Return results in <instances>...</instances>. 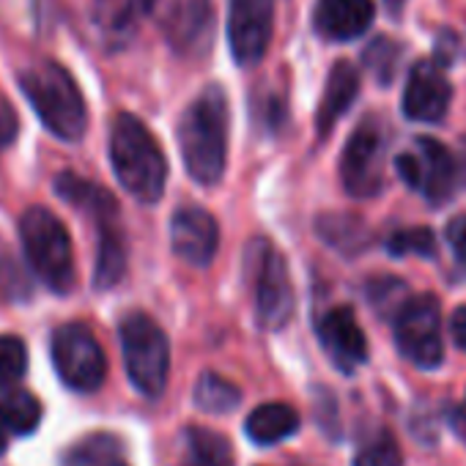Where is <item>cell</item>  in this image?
I'll return each mask as SVG.
<instances>
[{
    "instance_id": "cell-1",
    "label": "cell",
    "mask_w": 466,
    "mask_h": 466,
    "mask_svg": "<svg viewBox=\"0 0 466 466\" xmlns=\"http://www.w3.org/2000/svg\"><path fill=\"white\" fill-rule=\"evenodd\" d=\"M228 96L208 86L178 121V148L192 181L214 187L228 167Z\"/></svg>"
},
{
    "instance_id": "cell-2",
    "label": "cell",
    "mask_w": 466,
    "mask_h": 466,
    "mask_svg": "<svg viewBox=\"0 0 466 466\" xmlns=\"http://www.w3.org/2000/svg\"><path fill=\"white\" fill-rule=\"evenodd\" d=\"M110 165L121 187L140 203H157L167 181V159L148 132V127L132 113H118L110 127Z\"/></svg>"
},
{
    "instance_id": "cell-3",
    "label": "cell",
    "mask_w": 466,
    "mask_h": 466,
    "mask_svg": "<svg viewBox=\"0 0 466 466\" xmlns=\"http://www.w3.org/2000/svg\"><path fill=\"white\" fill-rule=\"evenodd\" d=\"M20 91L42 118V124L61 140H80L88 129V107L75 77L56 61H42L20 72Z\"/></svg>"
},
{
    "instance_id": "cell-4",
    "label": "cell",
    "mask_w": 466,
    "mask_h": 466,
    "mask_svg": "<svg viewBox=\"0 0 466 466\" xmlns=\"http://www.w3.org/2000/svg\"><path fill=\"white\" fill-rule=\"evenodd\" d=\"M20 239L34 275L53 291L69 294L75 289V250L66 225L45 206H31L20 217Z\"/></svg>"
},
{
    "instance_id": "cell-5",
    "label": "cell",
    "mask_w": 466,
    "mask_h": 466,
    "mask_svg": "<svg viewBox=\"0 0 466 466\" xmlns=\"http://www.w3.org/2000/svg\"><path fill=\"white\" fill-rule=\"evenodd\" d=\"M118 338L129 384L146 398H159L170 376V343L162 327L146 313H129L118 327Z\"/></svg>"
},
{
    "instance_id": "cell-6",
    "label": "cell",
    "mask_w": 466,
    "mask_h": 466,
    "mask_svg": "<svg viewBox=\"0 0 466 466\" xmlns=\"http://www.w3.org/2000/svg\"><path fill=\"white\" fill-rule=\"evenodd\" d=\"M50 354L58 379L72 392H96L107 379V357L96 335L86 324H64L53 332Z\"/></svg>"
},
{
    "instance_id": "cell-7",
    "label": "cell",
    "mask_w": 466,
    "mask_h": 466,
    "mask_svg": "<svg viewBox=\"0 0 466 466\" xmlns=\"http://www.w3.org/2000/svg\"><path fill=\"white\" fill-rule=\"evenodd\" d=\"M245 256L256 286V316L261 329H283L294 313V289L286 258L264 239H253Z\"/></svg>"
},
{
    "instance_id": "cell-8",
    "label": "cell",
    "mask_w": 466,
    "mask_h": 466,
    "mask_svg": "<svg viewBox=\"0 0 466 466\" xmlns=\"http://www.w3.org/2000/svg\"><path fill=\"white\" fill-rule=\"evenodd\" d=\"M395 346L417 368L433 370L444 362L441 310L436 297H409L395 316Z\"/></svg>"
},
{
    "instance_id": "cell-9",
    "label": "cell",
    "mask_w": 466,
    "mask_h": 466,
    "mask_svg": "<svg viewBox=\"0 0 466 466\" xmlns=\"http://www.w3.org/2000/svg\"><path fill=\"white\" fill-rule=\"evenodd\" d=\"M395 167L400 173V178L422 192L433 206L447 203L458 187V165H455V154L441 146L433 137H417L398 159Z\"/></svg>"
},
{
    "instance_id": "cell-10",
    "label": "cell",
    "mask_w": 466,
    "mask_h": 466,
    "mask_svg": "<svg viewBox=\"0 0 466 466\" xmlns=\"http://www.w3.org/2000/svg\"><path fill=\"white\" fill-rule=\"evenodd\" d=\"M340 178L351 198L368 200L384 189V135L379 121L365 118L340 157Z\"/></svg>"
},
{
    "instance_id": "cell-11",
    "label": "cell",
    "mask_w": 466,
    "mask_h": 466,
    "mask_svg": "<svg viewBox=\"0 0 466 466\" xmlns=\"http://www.w3.org/2000/svg\"><path fill=\"white\" fill-rule=\"evenodd\" d=\"M275 25L272 0H230L228 9V45L233 61L250 69L264 61Z\"/></svg>"
},
{
    "instance_id": "cell-12",
    "label": "cell",
    "mask_w": 466,
    "mask_h": 466,
    "mask_svg": "<svg viewBox=\"0 0 466 466\" xmlns=\"http://www.w3.org/2000/svg\"><path fill=\"white\" fill-rule=\"evenodd\" d=\"M452 102V86L444 69L436 61H420L411 66L406 91H403V113L411 121L436 124L447 116Z\"/></svg>"
},
{
    "instance_id": "cell-13",
    "label": "cell",
    "mask_w": 466,
    "mask_h": 466,
    "mask_svg": "<svg viewBox=\"0 0 466 466\" xmlns=\"http://www.w3.org/2000/svg\"><path fill=\"white\" fill-rule=\"evenodd\" d=\"M170 245L173 253L189 267H208L219 248L217 219L198 206H184L170 219Z\"/></svg>"
},
{
    "instance_id": "cell-14",
    "label": "cell",
    "mask_w": 466,
    "mask_h": 466,
    "mask_svg": "<svg viewBox=\"0 0 466 466\" xmlns=\"http://www.w3.org/2000/svg\"><path fill=\"white\" fill-rule=\"evenodd\" d=\"M162 31L170 47L181 56H198L208 50L214 39L211 0H173L165 12Z\"/></svg>"
},
{
    "instance_id": "cell-15",
    "label": "cell",
    "mask_w": 466,
    "mask_h": 466,
    "mask_svg": "<svg viewBox=\"0 0 466 466\" xmlns=\"http://www.w3.org/2000/svg\"><path fill=\"white\" fill-rule=\"evenodd\" d=\"M319 340L343 373H354L368 360V338L351 308H332L319 321Z\"/></svg>"
},
{
    "instance_id": "cell-16",
    "label": "cell",
    "mask_w": 466,
    "mask_h": 466,
    "mask_svg": "<svg viewBox=\"0 0 466 466\" xmlns=\"http://www.w3.org/2000/svg\"><path fill=\"white\" fill-rule=\"evenodd\" d=\"M373 15V0H319L313 25L329 42H351L370 28Z\"/></svg>"
},
{
    "instance_id": "cell-17",
    "label": "cell",
    "mask_w": 466,
    "mask_h": 466,
    "mask_svg": "<svg viewBox=\"0 0 466 466\" xmlns=\"http://www.w3.org/2000/svg\"><path fill=\"white\" fill-rule=\"evenodd\" d=\"M154 6L157 0H94L91 23L110 45H121L140 28Z\"/></svg>"
},
{
    "instance_id": "cell-18",
    "label": "cell",
    "mask_w": 466,
    "mask_h": 466,
    "mask_svg": "<svg viewBox=\"0 0 466 466\" xmlns=\"http://www.w3.org/2000/svg\"><path fill=\"white\" fill-rule=\"evenodd\" d=\"M357 94H360V72L354 69V64L338 61L335 69L327 77V86H324V94H321V102H319L316 127H319L321 137H327L335 129V124L349 113Z\"/></svg>"
},
{
    "instance_id": "cell-19",
    "label": "cell",
    "mask_w": 466,
    "mask_h": 466,
    "mask_svg": "<svg viewBox=\"0 0 466 466\" xmlns=\"http://www.w3.org/2000/svg\"><path fill=\"white\" fill-rule=\"evenodd\" d=\"M56 192L69 206H75V208L86 211L88 217H94L96 225L105 222V219H118V203H116V198L105 187H99V184L77 176V173H61L56 178Z\"/></svg>"
},
{
    "instance_id": "cell-20",
    "label": "cell",
    "mask_w": 466,
    "mask_h": 466,
    "mask_svg": "<svg viewBox=\"0 0 466 466\" xmlns=\"http://www.w3.org/2000/svg\"><path fill=\"white\" fill-rule=\"evenodd\" d=\"M299 422L302 420H299L294 406H289V403H261L245 420V431L256 444L269 447V444H278L283 439H291L299 431Z\"/></svg>"
},
{
    "instance_id": "cell-21",
    "label": "cell",
    "mask_w": 466,
    "mask_h": 466,
    "mask_svg": "<svg viewBox=\"0 0 466 466\" xmlns=\"http://www.w3.org/2000/svg\"><path fill=\"white\" fill-rule=\"evenodd\" d=\"M127 272V245L124 233L118 228V219L99 222V253H96V269H94V286L96 289H113Z\"/></svg>"
},
{
    "instance_id": "cell-22",
    "label": "cell",
    "mask_w": 466,
    "mask_h": 466,
    "mask_svg": "<svg viewBox=\"0 0 466 466\" xmlns=\"http://www.w3.org/2000/svg\"><path fill=\"white\" fill-rule=\"evenodd\" d=\"M0 422L15 436H31L42 425V403L23 387H0Z\"/></svg>"
},
{
    "instance_id": "cell-23",
    "label": "cell",
    "mask_w": 466,
    "mask_h": 466,
    "mask_svg": "<svg viewBox=\"0 0 466 466\" xmlns=\"http://www.w3.org/2000/svg\"><path fill=\"white\" fill-rule=\"evenodd\" d=\"M61 466H127L124 461V444L113 433H88L80 441H75Z\"/></svg>"
},
{
    "instance_id": "cell-24",
    "label": "cell",
    "mask_w": 466,
    "mask_h": 466,
    "mask_svg": "<svg viewBox=\"0 0 466 466\" xmlns=\"http://www.w3.org/2000/svg\"><path fill=\"white\" fill-rule=\"evenodd\" d=\"M195 406L208 414H228L242 403V390L219 373L206 370L195 384Z\"/></svg>"
},
{
    "instance_id": "cell-25",
    "label": "cell",
    "mask_w": 466,
    "mask_h": 466,
    "mask_svg": "<svg viewBox=\"0 0 466 466\" xmlns=\"http://www.w3.org/2000/svg\"><path fill=\"white\" fill-rule=\"evenodd\" d=\"M187 447H189L195 466H233L237 463L230 441L211 428H189Z\"/></svg>"
},
{
    "instance_id": "cell-26",
    "label": "cell",
    "mask_w": 466,
    "mask_h": 466,
    "mask_svg": "<svg viewBox=\"0 0 466 466\" xmlns=\"http://www.w3.org/2000/svg\"><path fill=\"white\" fill-rule=\"evenodd\" d=\"M387 253L390 256H422L433 258L436 256V237L428 228H400L387 239Z\"/></svg>"
},
{
    "instance_id": "cell-27",
    "label": "cell",
    "mask_w": 466,
    "mask_h": 466,
    "mask_svg": "<svg viewBox=\"0 0 466 466\" xmlns=\"http://www.w3.org/2000/svg\"><path fill=\"white\" fill-rule=\"evenodd\" d=\"M28 373V349L17 335H0V387H12Z\"/></svg>"
},
{
    "instance_id": "cell-28",
    "label": "cell",
    "mask_w": 466,
    "mask_h": 466,
    "mask_svg": "<svg viewBox=\"0 0 466 466\" xmlns=\"http://www.w3.org/2000/svg\"><path fill=\"white\" fill-rule=\"evenodd\" d=\"M354 466H403V455L398 441L387 431H381L368 444H362L354 458Z\"/></svg>"
},
{
    "instance_id": "cell-29",
    "label": "cell",
    "mask_w": 466,
    "mask_h": 466,
    "mask_svg": "<svg viewBox=\"0 0 466 466\" xmlns=\"http://www.w3.org/2000/svg\"><path fill=\"white\" fill-rule=\"evenodd\" d=\"M398 47L390 39H376L368 50H365V64L370 66L373 75H379L381 83L392 80V72L398 66Z\"/></svg>"
},
{
    "instance_id": "cell-30",
    "label": "cell",
    "mask_w": 466,
    "mask_h": 466,
    "mask_svg": "<svg viewBox=\"0 0 466 466\" xmlns=\"http://www.w3.org/2000/svg\"><path fill=\"white\" fill-rule=\"evenodd\" d=\"M403 289H406V286H403L400 280H395V278H381V280L370 283L368 297H370L373 308H379L381 313L395 310V316H398V310L406 305V299H400V297H403Z\"/></svg>"
},
{
    "instance_id": "cell-31",
    "label": "cell",
    "mask_w": 466,
    "mask_h": 466,
    "mask_svg": "<svg viewBox=\"0 0 466 466\" xmlns=\"http://www.w3.org/2000/svg\"><path fill=\"white\" fill-rule=\"evenodd\" d=\"M447 245L461 267H466V214L452 217L447 225Z\"/></svg>"
},
{
    "instance_id": "cell-32",
    "label": "cell",
    "mask_w": 466,
    "mask_h": 466,
    "mask_svg": "<svg viewBox=\"0 0 466 466\" xmlns=\"http://www.w3.org/2000/svg\"><path fill=\"white\" fill-rule=\"evenodd\" d=\"M17 116H15V110H12V105L0 96V148H6L9 143H15V137H17Z\"/></svg>"
},
{
    "instance_id": "cell-33",
    "label": "cell",
    "mask_w": 466,
    "mask_h": 466,
    "mask_svg": "<svg viewBox=\"0 0 466 466\" xmlns=\"http://www.w3.org/2000/svg\"><path fill=\"white\" fill-rule=\"evenodd\" d=\"M450 332H452V340L461 351H466V305L455 308L452 319H450Z\"/></svg>"
},
{
    "instance_id": "cell-34",
    "label": "cell",
    "mask_w": 466,
    "mask_h": 466,
    "mask_svg": "<svg viewBox=\"0 0 466 466\" xmlns=\"http://www.w3.org/2000/svg\"><path fill=\"white\" fill-rule=\"evenodd\" d=\"M455 165H458V176H461V178H466V137H463V140H461V146H458Z\"/></svg>"
},
{
    "instance_id": "cell-35",
    "label": "cell",
    "mask_w": 466,
    "mask_h": 466,
    "mask_svg": "<svg viewBox=\"0 0 466 466\" xmlns=\"http://www.w3.org/2000/svg\"><path fill=\"white\" fill-rule=\"evenodd\" d=\"M452 425H455V433L461 439H466V411H455L452 414Z\"/></svg>"
},
{
    "instance_id": "cell-36",
    "label": "cell",
    "mask_w": 466,
    "mask_h": 466,
    "mask_svg": "<svg viewBox=\"0 0 466 466\" xmlns=\"http://www.w3.org/2000/svg\"><path fill=\"white\" fill-rule=\"evenodd\" d=\"M9 431H6V425L4 422H0V455H4L6 452V447H9Z\"/></svg>"
},
{
    "instance_id": "cell-37",
    "label": "cell",
    "mask_w": 466,
    "mask_h": 466,
    "mask_svg": "<svg viewBox=\"0 0 466 466\" xmlns=\"http://www.w3.org/2000/svg\"><path fill=\"white\" fill-rule=\"evenodd\" d=\"M387 4H392V6H400V4H403V0H387Z\"/></svg>"
}]
</instances>
